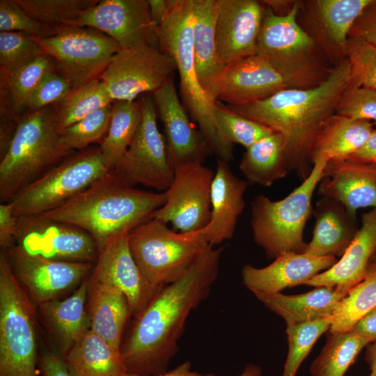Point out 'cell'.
<instances>
[{
    "mask_svg": "<svg viewBox=\"0 0 376 376\" xmlns=\"http://www.w3.org/2000/svg\"><path fill=\"white\" fill-rule=\"evenodd\" d=\"M223 250L209 245L134 316L120 348L127 373L153 375L167 371L189 313L208 297L217 279Z\"/></svg>",
    "mask_w": 376,
    "mask_h": 376,
    "instance_id": "1",
    "label": "cell"
},
{
    "mask_svg": "<svg viewBox=\"0 0 376 376\" xmlns=\"http://www.w3.org/2000/svg\"><path fill=\"white\" fill-rule=\"evenodd\" d=\"M350 81V64L345 57L314 88H288L263 100L228 107L281 134L292 171L304 180L313 166L312 154L319 132L326 120L335 113Z\"/></svg>",
    "mask_w": 376,
    "mask_h": 376,
    "instance_id": "2",
    "label": "cell"
},
{
    "mask_svg": "<svg viewBox=\"0 0 376 376\" xmlns=\"http://www.w3.org/2000/svg\"><path fill=\"white\" fill-rule=\"evenodd\" d=\"M166 201V191L127 186L109 171L61 206L41 214L84 230L94 239L99 251L113 238L127 235L151 219Z\"/></svg>",
    "mask_w": 376,
    "mask_h": 376,
    "instance_id": "3",
    "label": "cell"
},
{
    "mask_svg": "<svg viewBox=\"0 0 376 376\" xmlns=\"http://www.w3.org/2000/svg\"><path fill=\"white\" fill-rule=\"evenodd\" d=\"M299 10L296 1L285 15L265 6L256 54L276 70L288 88L308 89L324 81L331 68L323 61L321 45L299 25Z\"/></svg>",
    "mask_w": 376,
    "mask_h": 376,
    "instance_id": "4",
    "label": "cell"
},
{
    "mask_svg": "<svg viewBox=\"0 0 376 376\" xmlns=\"http://www.w3.org/2000/svg\"><path fill=\"white\" fill-rule=\"evenodd\" d=\"M193 1L176 0L159 26V49L175 61L180 77L183 106L199 127L217 159L232 161L233 145L226 142L217 127L214 109L202 89L196 75L193 49Z\"/></svg>",
    "mask_w": 376,
    "mask_h": 376,
    "instance_id": "5",
    "label": "cell"
},
{
    "mask_svg": "<svg viewBox=\"0 0 376 376\" xmlns=\"http://www.w3.org/2000/svg\"><path fill=\"white\" fill-rule=\"evenodd\" d=\"M69 153L59 141L55 110L47 107L22 116L1 158V201H10Z\"/></svg>",
    "mask_w": 376,
    "mask_h": 376,
    "instance_id": "6",
    "label": "cell"
},
{
    "mask_svg": "<svg viewBox=\"0 0 376 376\" xmlns=\"http://www.w3.org/2000/svg\"><path fill=\"white\" fill-rule=\"evenodd\" d=\"M327 162L325 158L316 159L309 175L283 199L272 201L258 195L252 201L253 240L270 258L287 252H304L306 243L303 234L312 214V198Z\"/></svg>",
    "mask_w": 376,
    "mask_h": 376,
    "instance_id": "7",
    "label": "cell"
},
{
    "mask_svg": "<svg viewBox=\"0 0 376 376\" xmlns=\"http://www.w3.org/2000/svg\"><path fill=\"white\" fill-rule=\"evenodd\" d=\"M33 304L0 255V376H38Z\"/></svg>",
    "mask_w": 376,
    "mask_h": 376,
    "instance_id": "8",
    "label": "cell"
},
{
    "mask_svg": "<svg viewBox=\"0 0 376 376\" xmlns=\"http://www.w3.org/2000/svg\"><path fill=\"white\" fill-rule=\"evenodd\" d=\"M132 256L146 279L161 287L179 279L209 246L207 226L191 232H176L155 219L128 234Z\"/></svg>",
    "mask_w": 376,
    "mask_h": 376,
    "instance_id": "9",
    "label": "cell"
},
{
    "mask_svg": "<svg viewBox=\"0 0 376 376\" xmlns=\"http://www.w3.org/2000/svg\"><path fill=\"white\" fill-rule=\"evenodd\" d=\"M110 170L99 148L86 149L52 166L19 190L10 201L17 217L41 214L73 198Z\"/></svg>",
    "mask_w": 376,
    "mask_h": 376,
    "instance_id": "10",
    "label": "cell"
},
{
    "mask_svg": "<svg viewBox=\"0 0 376 376\" xmlns=\"http://www.w3.org/2000/svg\"><path fill=\"white\" fill-rule=\"evenodd\" d=\"M42 53L54 59V70L77 88L100 79L121 49L111 38L90 27L68 26L47 37H34Z\"/></svg>",
    "mask_w": 376,
    "mask_h": 376,
    "instance_id": "11",
    "label": "cell"
},
{
    "mask_svg": "<svg viewBox=\"0 0 376 376\" xmlns=\"http://www.w3.org/2000/svg\"><path fill=\"white\" fill-rule=\"evenodd\" d=\"M141 102V120L130 146L111 171L125 185H142L166 191L174 178L165 139L157 124V109L150 97Z\"/></svg>",
    "mask_w": 376,
    "mask_h": 376,
    "instance_id": "12",
    "label": "cell"
},
{
    "mask_svg": "<svg viewBox=\"0 0 376 376\" xmlns=\"http://www.w3.org/2000/svg\"><path fill=\"white\" fill-rule=\"evenodd\" d=\"M177 71L174 59L159 47L140 45L121 49L100 77L113 101L132 102L155 92Z\"/></svg>",
    "mask_w": 376,
    "mask_h": 376,
    "instance_id": "13",
    "label": "cell"
},
{
    "mask_svg": "<svg viewBox=\"0 0 376 376\" xmlns=\"http://www.w3.org/2000/svg\"><path fill=\"white\" fill-rule=\"evenodd\" d=\"M214 173L203 164L174 169V178L166 191V201L152 219L171 224L174 230L191 232L205 228L211 219V189Z\"/></svg>",
    "mask_w": 376,
    "mask_h": 376,
    "instance_id": "14",
    "label": "cell"
},
{
    "mask_svg": "<svg viewBox=\"0 0 376 376\" xmlns=\"http://www.w3.org/2000/svg\"><path fill=\"white\" fill-rule=\"evenodd\" d=\"M17 218L16 242L27 253L64 261L97 260V244L84 230L42 214Z\"/></svg>",
    "mask_w": 376,
    "mask_h": 376,
    "instance_id": "15",
    "label": "cell"
},
{
    "mask_svg": "<svg viewBox=\"0 0 376 376\" xmlns=\"http://www.w3.org/2000/svg\"><path fill=\"white\" fill-rule=\"evenodd\" d=\"M72 26L90 27L114 40L121 49L140 45L159 48V27L146 0H103L86 10Z\"/></svg>",
    "mask_w": 376,
    "mask_h": 376,
    "instance_id": "16",
    "label": "cell"
},
{
    "mask_svg": "<svg viewBox=\"0 0 376 376\" xmlns=\"http://www.w3.org/2000/svg\"><path fill=\"white\" fill-rule=\"evenodd\" d=\"M5 252L16 279L37 306L56 299L93 269L91 263L47 258L29 253L18 244Z\"/></svg>",
    "mask_w": 376,
    "mask_h": 376,
    "instance_id": "17",
    "label": "cell"
},
{
    "mask_svg": "<svg viewBox=\"0 0 376 376\" xmlns=\"http://www.w3.org/2000/svg\"><path fill=\"white\" fill-rule=\"evenodd\" d=\"M264 10L256 0H216V42L225 67L256 54Z\"/></svg>",
    "mask_w": 376,
    "mask_h": 376,
    "instance_id": "18",
    "label": "cell"
},
{
    "mask_svg": "<svg viewBox=\"0 0 376 376\" xmlns=\"http://www.w3.org/2000/svg\"><path fill=\"white\" fill-rule=\"evenodd\" d=\"M152 94L157 113L164 128L167 152L173 168L203 164L212 151L203 134L191 124L179 98L173 77Z\"/></svg>",
    "mask_w": 376,
    "mask_h": 376,
    "instance_id": "19",
    "label": "cell"
},
{
    "mask_svg": "<svg viewBox=\"0 0 376 376\" xmlns=\"http://www.w3.org/2000/svg\"><path fill=\"white\" fill-rule=\"evenodd\" d=\"M91 277L123 292L134 317L160 288L152 285L140 270L130 251L128 234L113 238L98 251Z\"/></svg>",
    "mask_w": 376,
    "mask_h": 376,
    "instance_id": "20",
    "label": "cell"
},
{
    "mask_svg": "<svg viewBox=\"0 0 376 376\" xmlns=\"http://www.w3.org/2000/svg\"><path fill=\"white\" fill-rule=\"evenodd\" d=\"M337 260L335 257L287 252L278 256L264 267L244 265L241 271L242 283L255 296L279 293L286 288L306 284Z\"/></svg>",
    "mask_w": 376,
    "mask_h": 376,
    "instance_id": "21",
    "label": "cell"
},
{
    "mask_svg": "<svg viewBox=\"0 0 376 376\" xmlns=\"http://www.w3.org/2000/svg\"><path fill=\"white\" fill-rule=\"evenodd\" d=\"M318 192L341 203L354 218L361 208L376 209V163L328 161Z\"/></svg>",
    "mask_w": 376,
    "mask_h": 376,
    "instance_id": "22",
    "label": "cell"
},
{
    "mask_svg": "<svg viewBox=\"0 0 376 376\" xmlns=\"http://www.w3.org/2000/svg\"><path fill=\"white\" fill-rule=\"evenodd\" d=\"M285 88L288 87L281 76L256 54L225 67L217 86L215 99L230 106L243 105Z\"/></svg>",
    "mask_w": 376,
    "mask_h": 376,
    "instance_id": "23",
    "label": "cell"
},
{
    "mask_svg": "<svg viewBox=\"0 0 376 376\" xmlns=\"http://www.w3.org/2000/svg\"><path fill=\"white\" fill-rule=\"evenodd\" d=\"M361 221L354 240L340 259L306 285L336 288L347 293L365 279L370 259L376 251V209L363 213Z\"/></svg>",
    "mask_w": 376,
    "mask_h": 376,
    "instance_id": "24",
    "label": "cell"
},
{
    "mask_svg": "<svg viewBox=\"0 0 376 376\" xmlns=\"http://www.w3.org/2000/svg\"><path fill=\"white\" fill-rule=\"evenodd\" d=\"M217 162L211 189V219L207 226V240L214 246L233 237L249 185L230 171L228 162L219 159Z\"/></svg>",
    "mask_w": 376,
    "mask_h": 376,
    "instance_id": "25",
    "label": "cell"
},
{
    "mask_svg": "<svg viewBox=\"0 0 376 376\" xmlns=\"http://www.w3.org/2000/svg\"><path fill=\"white\" fill-rule=\"evenodd\" d=\"M315 224L311 240L303 253L320 257H341L359 226L345 206L336 200L321 196L312 210Z\"/></svg>",
    "mask_w": 376,
    "mask_h": 376,
    "instance_id": "26",
    "label": "cell"
},
{
    "mask_svg": "<svg viewBox=\"0 0 376 376\" xmlns=\"http://www.w3.org/2000/svg\"><path fill=\"white\" fill-rule=\"evenodd\" d=\"M193 1V49L198 82L215 104L219 79L225 68L221 63L215 36L216 0Z\"/></svg>",
    "mask_w": 376,
    "mask_h": 376,
    "instance_id": "27",
    "label": "cell"
},
{
    "mask_svg": "<svg viewBox=\"0 0 376 376\" xmlns=\"http://www.w3.org/2000/svg\"><path fill=\"white\" fill-rule=\"evenodd\" d=\"M88 297L90 329L120 348L125 324L132 315L127 298L120 290L92 277L88 281Z\"/></svg>",
    "mask_w": 376,
    "mask_h": 376,
    "instance_id": "28",
    "label": "cell"
},
{
    "mask_svg": "<svg viewBox=\"0 0 376 376\" xmlns=\"http://www.w3.org/2000/svg\"><path fill=\"white\" fill-rule=\"evenodd\" d=\"M88 293V281H84L71 296L38 306L41 317L60 345L61 357L90 329Z\"/></svg>",
    "mask_w": 376,
    "mask_h": 376,
    "instance_id": "29",
    "label": "cell"
},
{
    "mask_svg": "<svg viewBox=\"0 0 376 376\" xmlns=\"http://www.w3.org/2000/svg\"><path fill=\"white\" fill-rule=\"evenodd\" d=\"M346 295L336 288L322 286L298 295L279 292L256 297L283 318L286 324H296L332 316L337 304Z\"/></svg>",
    "mask_w": 376,
    "mask_h": 376,
    "instance_id": "30",
    "label": "cell"
},
{
    "mask_svg": "<svg viewBox=\"0 0 376 376\" xmlns=\"http://www.w3.org/2000/svg\"><path fill=\"white\" fill-rule=\"evenodd\" d=\"M72 376H125L120 350L90 329L62 357Z\"/></svg>",
    "mask_w": 376,
    "mask_h": 376,
    "instance_id": "31",
    "label": "cell"
},
{
    "mask_svg": "<svg viewBox=\"0 0 376 376\" xmlns=\"http://www.w3.org/2000/svg\"><path fill=\"white\" fill-rule=\"evenodd\" d=\"M373 129L370 121L332 114L317 137L312 154L313 165L319 158L328 161L347 159L363 146Z\"/></svg>",
    "mask_w": 376,
    "mask_h": 376,
    "instance_id": "32",
    "label": "cell"
},
{
    "mask_svg": "<svg viewBox=\"0 0 376 376\" xmlns=\"http://www.w3.org/2000/svg\"><path fill=\"white\" fill-rule=\"evenodd\" d=\"M240 169L250 185L270 187L292 171L282 135L274 132L246 148Z\"/></svg>",
    "mask_w": 376,
    "mask_h": 376,
    "instance_id": "33",
    "label": "cell"
},
{
    "mask_svg": "<svg viewBox=\"0 0 376 376\" xmlns=\"http://www.w3.org/2000/svg\"><path fill=\"white\" fill-rule=\"evenodd\" d=\"M371 0H317L313 4L320 45L327 52L334 49L344 56L345 46L354 23ZM316 25V26H317Z\"/></svg>",
    "mask_w": 376,
    "mask_h": 376,
    "instance_id": "34",
    "label": "cell"
},
{
    "mask_svg": "<svg viewBox=\"0 0 376 376\" xmlns=\"http://www.w3.org/2000/svg\"><path fill=\"white\" fill-rule=\"evenodd\" d=\"M141 115V102L114 101L109 129L99 148L109 170L116 167L132 143Z\"/></svg>",
    "mask_w": 376,
    "mask_h": 376,
    "instance_id": "35",
    "label": "cell"
},
{
    "mask_svg": "<svg viewBox=\"0 0 376 376\" xmlns=\"http://www.w3.org/2000/svg\"><path fill=\"white\" fill-rule=\"evenodd\" d=\"M368 344L369 342L366 338L352 331L330 333L320 354L311 366V374L312 376H343Z\"/></svg>",
    "mask_w": 376,
    "mask_h": 376,
    "instance_id": "36",
    "label": "cell"
},
{
    "mask_svg": "<svg viewBox=\"0 0 376 376\" xmlns=\"http://www.w3.org/2000/svg\"><path fill=\"white\" fill-rule=\"evenodd\" d=\"M112 102L104 83L100 79L72 89L58 103V109H54L58 133Z\"/></svg>",
    "mask_w": 376,
    "mask_h": 376,
    "instance_id": "37",
    "label": "cell"
},
{
    "mask_svg": "<svg viewBox=\"0 0 376 376\" xmlns=\"http://www.w3.org/2000/svg\"><path fill=\"white\" fill-rule=\"evenodd\" d=\"M376 307V268H368V274L338 302L332 315L331 334L345 333Z\"/></svg>",
    "mask_w": 376,
    "mask_h": 376,
    "instance_id": "38",
    "label": "cell"
},
{
    "mask_svg": "<svg viewBox=\"0 0 376 376\" xmlns=\"http://www.w3.org/2000/svg\"><path fill=\"white\" fill-rule=\"evenodd\" d=\"M29 16L42 25L56 29L72 26L97 0H15Z\"/></svg>",
    "mask_w": 376,
    "mask_h": 376,
    "instance_id": "39",
    "label": "cell"
},
{
    "mask_svg": "<svg viewBox=\"0 0 376 376\" xmlns=\"http://www.w3.org/2000/svg\"><path fill=\"white\" fill-rule=\"evenodd\" d=\"M332 316L313 321L287 324L288 351L281 376H295L297 371L308 356L318 338L329 330Z\"/></svg>",
    "mask_w": 376,
    "mask_h": 376,
    "instance_id": "40",
    "label": "cell"
},
{
    "mask_svg": "<svg viewBox=\"0 0 376 376\" xmlns=\"http://www.w3.org/2000/svg\"><path fill=\"white\" fill-rule=\"evenodd\" d=\"M214 114L220 135L232 145L238 143L247 148L274 132L268 127L239 115L219 101L215 102Z\"/></svg>",
    "mask_w": 376,
    "mask_h": 376,
    "instance_id": "41",
    "label": "cell"
},
{
    "mask_svg": "<svg viewBox=\"0 0 376 376\" xmlns=\"http://www.w3.org/2000/svg\"><path fill=\"white\" fill-rule=\"evenodd\" d=\"M111 104L89 114L59 133L62 148L70 152L83 149L90 144L103 140L111 116Z\"/></svg>",
    "mask_w": 376,
    "mask_h": 376,
    "instance_id": "42",
    "label": "cell"
},
{
    "mask_svg": "<svg viewBox=\"0 0 376 376\" xmlns=\"http://www.w3.org/2000/svg\"><path fill=\"white\" fill-rule=\"evenodd\" d=\"M54 71L52 58L42 54L9 76H4L13 106L27 107L31 97L44 77Z\"/></svg>",
    "mask_w": 376,
    "mask_h": 376,
    "instance_id": "43",
    "label": "cell"
},
{
    "mask_svg": "<svg viewBox=\"0 0 376 376\" xmlns=\"http://www.w3.org/2000/svg\"><path fill=\"white\" fill-rule=\"evenodd\" d=\"M344 56L350 64L349 86L376 90V47L361 37L349 36Z\"/></svg>",
    "mask_w": 376,
    "mask_h": 376,
    "instance_id": "44",
    "label": "cell"
},
{
    "mask_svg": "<svg viewBox=\"0 0 376 376\" xmlns=\"http://www.w3.org/2000/svg\"><path fill=\"white\" fill-rule=\"evenodd\" d=\"M44 54L33 38L22 32H0V64L4 76Z\"/></svg>",
    "mask_w": 376,
    "mask_h": 376,
    "instance_id": "45",
    "label": "cell"
},
{
    "mask_svg": "<svg viewBox=\"0 0 376 376\" xmlns=\"http://www.w3.org/2000/svg\"><path fill=\"white\" fill-rule=\"evenodd\" d=\"M335 113L352 120H373L376 124V90L348 85L337 103Z\"/></svg>",
    "mask_w": 376,
    "mask_h": 376,
    "instance_id": "46",
    "label": "cell"
},
{
    "mask_svg": "<svg viewBox=\"0 0 376 376\" xmlns=\"http://www.w3.org/2000/svg\"><path fill=\"white\" fill-rule=\"evenodd\" d=\"M0 31L22 32L41 38L52 36L56 32L33 19L15 0L0 1Z\"/></svg>",
    "mask_w": 376,
    "mask_h": 376,
    "instance_id": "47",
    "label": "cell"
},
{
    "mask_svg": "<svg viewBox=\"0 0 376 376\" xmlns=\"http://www.w3.org/2000/svg\"><path fill=\"white\" fill-rule=\"evenodd\" d=\"M73 89L71 84L54 71L47 74L36 87L28 103L30 111H34L61 102Z\"/></svg>",
    "mask_w": 376,
    "mask_h": 376,
    "instance_id": "48",
    "label": "cell"
},
{
    "mask_svg": "<svg viewBox=\"0 0 376 376\" xmlns=\"http://www.w3.org/2000/svg\"><path fill=\"white\" fill-rule=\"evenodd\" d=\"M18 218L14 214L11 201L0 205V245L3 251H7L16 242Z\"/></svg>",
    "mask_w": 376,
    "mask_h": 376,
    "instance_id": "49",
    "label": "cell"
},
{
    "mask_svg": "<svg viewBox=\"0 0 376 376\" xmlns=\"http://www.w3.org/2000/svg\"><path fill=\"white\" fill-rule=\"evenodd\" d=\"M349 36L363 38L376 47V0H371L354 23Z\"/></svg>",
    "mask_w": 376,
    "mask_h": 376,
    "instance_id": "50",
    "label": "cell"
},
{
    "mask_svg": "<svg viewBox=\"0 0 376 376\" xmlns=\"http://www.w3.org/2000/svg\"><path fill=\"white\" fill-rule=\"evenodd\" d=\"M42 376H72L63 358L50 351L45 352L38 360Z\"/></svg>",
    "mask_w": 376,
    "mask_h": 376,
    "instance_id": "51",
    "label": "cell"
},
{
    "mask_svg": "<svg viewBox=\"0 0 376 376\" xmlns=\"http://www.w3.org/2000/svg\"><path fill=\"white\" fill-rule=\"evenodd\" d=\"M366 338L369 343L376 340V307L361 318L351 330Z\"/></svg>",
    "mask_w": 376,
    "mask_h": 376,
    "instance_id": "52",
    "label": "cell"
},
{
    "mask_svg": "<svg viewBox=\"0 0 376 376\" xmlns=\"http://www.w3.org/2000/svg\"><path fill=\"white\" fill-rule=\"evenodd\" d=\"M347 159L361 162L376 163V128L373 129L363 146Z\"/></svg>",
    "mask_w": 376,
    "mask_h": 376,
    "instance_id": "53",
    "label": "cell"
},
{
    "mask_svg": "<svg viewBox=\"0 0 376 376\" xmlns=\"http://www.w3.org/2000/svg\"><path fill=\"white\" fill-rule=\"evenodd\" d=\"M176 0H148L152 19L159 27L170 13Z\"/></svg>",
    "mask_w": 376,
    "mask_h": 376,
    "instance_id": "54",
    "label": "cell"
},
{
    "mask_svg": "<svg viewBox=\"0 0 376 376\" xmlns=\"http://www.w3.org/2000/svg\"><path fill=\"white\" fill-rule=\"evenodd\" d=\"M191 364L189 361H185L170 371L153 375H142L127 373L125 376H216L214 374H201L196 371H193Z\"/></svg>",
    "mask_w": 376,
    "mask_h": 376,
    "instance_id": "55",
    "label": "cell"
},
{
    "mask_svg": "<svg viewBox=\"0 0 376 376\" xmlns=\"http://www.w3.org/2000/svg\"><path fill=\"white\" fill-rule=\"evenodd\" d=\"M365 360L369 366L370 376H376V340L366 346Z\"/></svg>",
    "mask_w": 376,
    "mask_h": 376,
    "instance_id": "56",
    "label": "cell"
},
{
    "mask_svg": "<svg viewBox=\"0 0 376 376\" xmlns=\"http://www.w3.org/2000/svg\"><path fill=\"white\" fill-rule=\"evenodd\" d=\"M239 376H263L262 368L253 363H248Z\"/></svg>",
    "mask_w": 376,
    "mask_h": 376,
    "instance_id": "57",
    "label": "cell"
},
{
    "mask_svg": "<svg viewBox=\"0 0 376 376\" xmlns=\"http://www.w3.org/2000/svg\"><path fill=\"white\" fill-rule=\"evenodd\" d=\"M368 268H376V251L370 259Z\"/></svg>",
    "mask_w": 376,
    "mask_h": 376,
    "instance_id": "58",
    "label": "cell"
},
{
    "mask_svg": "<svg viewBox=\"0 0 376 376\" xmlns=\"http://www.w3.org/2000/svg\"><path fill=\"white\" fill-rule=\"evenodd\" d=\"M370 376V375H369Z\"/></svg>",
    "mask_w": 376,
    "mask_h": 376,
    "instance_id": "59",
    "label": "cell"
}]
</instances>
